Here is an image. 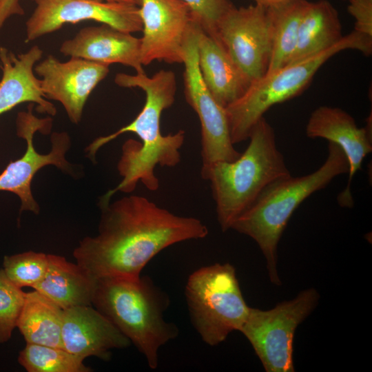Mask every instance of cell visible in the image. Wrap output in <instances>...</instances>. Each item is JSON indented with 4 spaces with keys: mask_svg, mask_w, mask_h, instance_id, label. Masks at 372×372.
Wrapping results in <instances>:
<instances>
[{
    "mask_svg": "<svg viewBox=\"0 0 372 372\" xmlns=\"http://www.w3.org/2000/svg\"><path fill=\"white\" fill-rule=\"evenodd\" d=\"M141 38L107 24L85 27L60 47L65 56L110 65L129 66L145 73L141 60Z\"/></svg>",
    "mask_w": 372,
    "mask_h": 372,
    "instance_id": "17",
    "label": "cell"
},
{
    "mask_svg": "<svg viewBox=\"0 0 372 372\" xmlns=\"http://www.w3.org/2000/svg\"><path fill=\"white\" fill-rule=\"evenodd\" d=\"M84 359L63 348L26 343L18 357L19 363L28 372H90Z\"/></svg>",
    "mask_w": 372,
    "mask_h": 372,
    "instance_id": "24",
    "label": "cell"
},
{
    "mask_svg": "<svg viewBox=\"0 0 372 372\" xmlns=\"http://www.w3.org/2000/svg\"><path fill=\"white\" fill-rule=\"evenodd\" d=\"M61 340L64 349L84 360L90 356L108 360L112 349L130 344V341L92 306L63 310Z\"/></svg>",
    "mask_w": 372,
    "mask_h": 372,
    "instance_id": "16",
    "label": "cell"
},
{
    "mask_svg": "<svg viewBox=\"0 0 372 372\" xmlns=\"http://www.w3.org/2000/svg\"><path fill=\"white\" fill-rule=\"evenodd\" d=\"M197 21L190 25L183 45L184 93L187 103L198 116L201 126L200 170L203 176L218 161H233L240 154L231 142L225 108L219 105L206 87L198 66Z\"/></svg>",
    "mask_w": 372,
    "mask_h": 372,
    "instance_id": "9",
    "label": "cell"
},
{
    "mask_svg": "<svg viewBox=\"0 0 372 372\" xmlns=\"http://www.w3.org/2000/svg\"><path fill=\"white\" fill-rule=\"evenodd\" d=\"M114 82L120 87L141 89L145 93V102L130 123L112 134L96 138L86 148L89 158L94 160L96 153L102 146L122 134L132 132L141 140L128 139L123 143L117 165L122 180L101 198L99 207L109 203L117 192H133L138 182L149 190L156 191L159 180L154 173L156 166L177 165L180 161V149L185 138L182 130L167 135H163L161 131L162 112L173 105L176 97V78L172 71L161 70L152 76L145 73H118Z\"/></svg>",
    "mask_w": 372,
    "mask_h": 372,
    "instance_id": "2",
    "label": "cell"
},
{
    "mask_svg": "<svg viewBox=\"0 0 372 372\" xmlns=\"http://www.w3.org/2000/svg\"><path fill=\"white\" fill-rule=\"evenodd\" d=\"M349 13L354 18V30L372 37V0H349Z\"/></svg>",
    "mask_w": 372,
    "mask_h": 372,
    "instance_id": "28",
    "label": "cell"
},
{
    "mask_svg": "<svg viewBox=\"0 0 372 372\" xmlns=\"http://www.w3.org/2000/svg\"><path fill=\"white\" fill-rule=\"evenodd\" d=\"M100 209L98 234L85 237L73 252L76 263L96 279L138 278L162 250L208 234L199 219L176 215L141 196H125Z\"/></svg>",
    "mask_w": 372,
    "mask_h": 372,
    "instance_id": "1",
    "label": "cell"
},
{
    "mask_svg": "<svg viewBox=\"0 0 372 372\" xmlns=\"http://www.w3.org/2000/svg\"><path fill=\"white\" fill-rule=\"evenodd\" d=\"M343 37L339 14L332 3L327 0L310 2L300 21L295 48L288 63L322 52Z\"/></svg>",
    "mask_w": 372,
    "mask_h": 372,
    "instance_id": "21",
    "label": "cell"
},
{
    "mask_svg": "<svg viewBox=\"0 0 372 372\" xmlns=\"http://www.w3.org/2000/svg\"><path fill=\"white\" fill-rule=\"evenodd\" d=\"M369 125L359 127L355 119L346 111L337 107L322 105L311 114L306 134L309 138H323L338 145L349 164V179L346 188L338 200L342 207H352L353 200L350 186L355 174L361 169L364 158L372 151Z\"/></svg>",
    "mask_w": 372,
    "mask_h": 372,
    "instance_id": "15",
    "label": "cell"
},
{
    "mask_svg": "<svg viewBox=\"0 0 372 372\" xmlns=\"http://www.w3.org/2000/svg\"><path fill=\"white\" fill-rule=\"evenodd\" d=\"M181 1L191 9L203 31L218 41V23L221 18L234 6L232 2L230 0Z\"/></svg>",
    "mask_w": 372,
    "mask_h": 372,
    "instance_id": "27",
    "label": "cell"
},
{
    "mask_svg": "<svg viewBox=\"0 0 372 372\" xmlns=\"http://www.w3.org/2000/svg\"><path fill=\"white\" fill-rule=\"evenodd\" d=\"M309 3L307 0H289L265 7L271 45L267 73L289 63L295 48L300 21Z\"/></svg>",
    "mask_w": 372,
    "mask_h": 372,
    "instance_id": "23",
    "label": "cell"
},
{
    "mask_svg": "<svg viewBox=\"0 0 372 372\" xmlns=\"http://www.w3.org/2000/svg\"><path fill=\"white\" fill-rule=\"evenodd\" d=\"M138 8L143 24L142 65L154 61L183 63L187 32L197 21L189 6L181 0H141Z\"/></svg>",
    "mask_w": 372,
    "mask_h": 372,
    "instance_id": "13",
    "label": "cell"
},
{
    "mask_svg": "<svg viewBox=\"0 0 372 372\" xmlns=\"http://www.w3.org/2000/svg\"><path fill=\"white\" fill-rule=\"evenodd\" d=\"M48 254L32 251L6 256L3 271L17 287H34L45 276L48 267Z\"/></svg>",
    "mask_w": 372,
    "mask_h": 372,
    "instance_id": "25",
    "label": "cell"
},
{
    "mask_svg": "<svg viewBox=\"0 0 372 372\" xmlns=\"http://www.w3.org/2000/svg\"><path fill=\"white\" fill-rule=\"evenodd\" d=\"M42 54L38 45L17 55L4 47L0 48V115L25 102L37 103L40 112L56 114L54 105L45 99L41 80L34 74V66Z\"/></svg>",
    "mask_w": 372,
    "mask_h": 372,
    "instance_id": "18",
    "label": "cell"
},
{
    "mask_svg": "<svg viewBox=\"0 0 372 372\" xmlns=\"http://www.w3.org/2000/svg\"><path fill=\"white\" fill-rule=\"evenodd\" d=\"M48 260L45 276L33 289L63 310L92 306L96 279L81 265L63 256L48 254Z\"/></svg>",
    "mask_w": 372,
    "mask_h": 372,
    "instance_id": "20",
    "label": "cell"
},
{
    "mask_svg": "<svg viewBox=\"0 0 372 372\" xmlns=\"http://www.w3.org/2000/svg\"><path fill=\"white\" fill-rule=\"evenodd\" d=\"M217 39L251 83L266 74L271 45L265 7L234 6L218 22Z\"/></svg>",
    "mask_w": 372,
    "mask_h": 372,
    "instance_id": "11",
    "label": "cell"
},
{
    "mask_svg": "<svg viewBox=\"0 0 372 372\" xmlns=\"http://www.w3.org/2000/svg\"><path fill=\"white\" fill-rule=\"evenodd\" d=\"M23 13L19 0H0V29L9 17Z\"/></svg>",
    "mask_w": 372,
    "mask_h": 372,
    "instance_id": "29",
    "label": "cell"
},
{
    "mask_svg": "<svg viewBox=\"0 0 372 372\" xmlns=\"http://www.w3.org/2000/svg\"><path fill=\"white\" fill-rule=\"evenodd\" d=\"M109 66L77 57L61 62L49 55L35 65L34 70L41 76L45 98L61 103L69 119L77 124L90 94L108 74Z\"/></svg>",
    "mask_w": 372,
    "mask_h": 372,
    "instance_id": "14",
    "label": "cell"
},
{
    "mask_svg": "<svg viewBox=\"0 0 372 372\" xmlns=\"http://www.w3.org/2000/svg\"><path fill=\"white\" fill-rule=\"evenodd\" d=\"M25 292L0 269V343L10 340L23 308Z\"/></svg>",
    "mask_w": 372,
    "mask_h": 372,
    "instance_id": "26",
    "label": "cell"
},
{
    "mask_svg": "<svg viewBox=\"0 0 372 372\" xmlns=\"http://www.w3.org/2000/svg\"><path fill=\"white\" fill-rule=\"evenodd\" d=\"M63 309L34 289L25 292L17 327L26 343L63 348Z\"/></svg>",
    "mask_w": 372,
    "mask_h": 372,
    "instance_id": "22",
    "label": "cell"
},
{
    "mask_svg": "<svg viewBox=\"0 0 372 372\" xmlns=\"http://www.w3.org/2000/svg\"><path fill=\"white\" fill-rule=\"evenodd\" d=\"M101 1L109 2V3H120L132 4L137 6H140L141 0H98Z\"/></svg>",
    "mask_w": 372,
    "mask_h": 372,
    "instance_id": "31",
    "label": "cell"
},
{
    "mask_svg": "<svg viewBox=\"0 0 372 372\" xmlns=\"http://www.w3.org/2000/svg\"><path fill=\"white\" fill-rule=\"evenodd\" d=\"M318 299V293L311 288L269 310L249 308L239 331L249 340L266 371H294L295 331L315 309Z\"/></svg>",
    "mask_w": 372,
    "mask_h": 372,
    "instance_id": "8",
    "label": "cell"
},
{
    "mask_svg": "<svg viewBox=\"0 0 372 372\" xmlns=\"http://www.w3.org/2000/svg\"><path fill=\"white\" fill-rule=\"evenodd\" d=\"M33 103L28 105L27 112H21L17 118V133L25 140V152L20 158L10 162L0 174V191L10 192L19 196L21 205L20 211H31L38 214L39 207L33 198L31 183L34 176L43 167L52 165L60 169L71 172L65 154L70 141L65 133H54L51 136L52 149L47 154L36 151L33 136L37 132L48 133L51 127V118H39L32 112Z\"/></svg>",
    "mask_w": 372,
    "mask_h": 372,
    "instance_id": "10",
    "label": "cell"
},
{
    "mask_svg": "<svg viewBox=\"0 0 372 372\" xmlns=\"http://www.w3.org/2000/svg\"><path fill=\"white\" fill-rule=\"evenodd\" d=\"M347 159L335 143L329 142L321 167L302 176L280 178L267 185L231 229L251 237L267 261L270 280L280 285L277 272V248L293 211L311 194L325 187L335 177L348 173Z\"/></svg>",
    "mask_w": 372,
    "mask_h": 372,
    "instance_id": "3",
    "label": "cell"
},
{
    "mask_svg": "<svg viewBox=\"0 0 372 372\" xmlns=\"http://www.w3.org/2000/svg\"><path fill=\"white\" fill-rule=\"evenodd\" d=\"M197 52L203 80L219 105L225 108L244 94L251 83L222 45L202 28L198 34Z\"/></svg>",
    "mask_w": 372,
    "mask_h": 372,
    "instance_id": "19",
    "label": "cell"
},
{
    "mask_svg": "<svg viewBox=\"0 0 372 372\" xmlns=\"http://www.w3.org/2000/svg\"><path fill=\"white\" fill-rule=\"evenodd\" d=\"M244 152L233 161L213 163L202 176L210 182L218 222L223 231L276 180L291 175L277 147L275 132L265 116L252 128Z\"/></svg>",
    "mask_w": 372,
    "mask_h": 372,
    "instance_id": "5",
    "label": "cell"
},
{
    "mask_svg": "<svg viewBox=\"0 0 372 372\" xmlns=\"http://www.w3.org/2000/svg\"><path fill=\"white\" fill-rule=\"evenodd\" d=\"M255 4L268 7L274 4L280 3L289 0H253Z\"/></svg>",
    "mask_w": 372,
    "mask_h": 372,
    "instance_id": "30",
    "label": "cell"
},
{
    "mask_svg": "<svg viewBox=\"0 0 372 372\" xmlns=\"http://www.w3.org/2000/svg\"><path fill=\"white\" fill-rule=\"evenodd\" d=\"M167 296L148 277L96 279L92 305L107 318L156 369L159 349L178 334L165 321Z\"/></svg>",
    "mask_w": 372,
    "mask_h": 372,
    "instance_id": "4",
    "label": "cell"
},
{
    "mask_svg": "<svg viewBox=\"0 0 372 372\" xmlns=\"http://www.w3.org/2000/svg\"><path fill=\"white\" fill-rule=\"evenodd\" d=\"M34 10L25 23L26 41L59 30L66 23L94 21L119 30L141 32L138 6L98 0H31Z\"/></svg>",
    "mask_w": 372,
    "mask_h": 372,
    "instance_id": "12",
    "label": "cell"
},
{
    "mask_svg": "<svg viewBox=\"0 0 372 372\" xmlns=\"http://www.w3.org/2000/svg\"><path fill=\"white\" fill-rule=\"evenodd\" d=\"M345 50H358L369 56L372 53V37L352 30L329 49L288 63L252 82L240 98L225 107L232 143L247 140L254 126L269 109L300 94L318 70Z\"/></svg>",
    "mask_w": 372,
    "mask_h": 372,
    "instance_id": "6",
    "label": "cell"
},
{
    "mask_svg": "<svg viewBox=\"0 0 372 372\" xmlns=\"http://www.w3.org/2000/svg\"><path fill=\"white\" fill-rule=\"evenodd\" d=\"M185 296L192 322L210 346L240 331L249 307L242 294L235 268L229 263L201 267L189 277Z\"/></svg>",
    "mask_w": 372,
    "mask_h": 372,
    "instance_id": "7",
    "label": "cell"
}]
</instances>
